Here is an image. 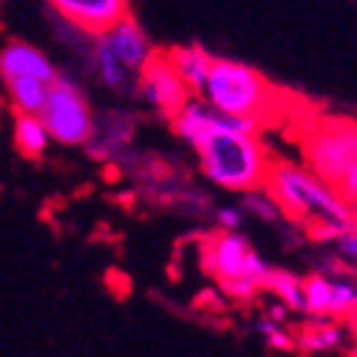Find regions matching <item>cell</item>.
Segmentation results:
<instances>
[{
  "instance_id": "obj_1",
  "label": "cell",
  "mask_w": 357,
  "mask_h": 357,
  "mask_svg": "<svg viewBox=\"0 0 357 357\" xmlns=\"http://www.w3.org/2000/svg\"><path fill=\"white\" fill-rule=\"evenodd\" d=\"M170 122L176 137L196 151L207 182L233 193H247L264 185L273 156L258 137L261 125L255 119L221 114L202 97H190Z\"/></svg>"
},
{
  "instance_id": "obj_2",
  "label": "cell",
  "mask_w": 357,
  "mask_h": 357,
  "mask_svg": "<svg viewBox=\"0 0 357 357\" xmlns=\"http://www.w3.org/2000/svg\"><path fill=\"white\" fill-rule=\"evenodd\" d=\"M261 188L273 196L281 215H287L295 225H303V221H312V218H324L340 227H357L354 204L343 202L306 165H295L287 159H270V167H266Z\"/></svg>"
},
{
  "instance_id": "obj_3",
  "label": "cell",
  "mask_w": 357,
  "mask_h": 357,
  "mask_svg": "<svg viewBox=\"0 0 357 357\" xmlns=\"http://www.w3.org/2000/svg\"><path fill=\"white\" fill-rule=\"evenodd\" d=\"M210 108L230 114V116H247L255 119L261 128L270 125L275 108H278V94L273 82L261 71H255L247 63L230 60V57H213L207 77L199 88V94Z\"/></svg>"
},
{
  "instance_id": "obj_4",
  "label": "cell",
  "mask_w": 357,
  "mask_h": 357,
  "mask_svg": "<svg viewBox=\"0 0 357 357\" xmlns=\"http://www.w3.org/2000/svg\"><path fill=\"white\" fill-rule=\"evenodd\" d=\"M306 167L349 204L357 199V130L346 116L312 119L301 137Z\"/></svg>"
},
{
  "instance_id": "obj_5",
  "label": "cell",
  "mask_w": 357,
  "mask_h": 357,
  "mask_svg": "<svg viewBox=\"0 0 357 357\" xmlns=\"http://www.w3.org/2000/svg\"><path fill=\"white\" fill-rule=\"evenodd\" d=\"M153 52L156 49L142 23L125 15L91 37V71L111 91H125L128 85H137V74L153 57Z\"/></svg>"
},
{
  "instance_id": "obj_6",
  "label": "cell",
  "mask_w": 357,
  "mask_h": 357,
  "mask_svg": "<svg viewBox=\"0 0 357 357\" xmlns=\"http://www.w3.org/2000/svg\"><path fill=\"white\" fill-rule=\"evenodd\" d=\"M37 116L46 125L52 142H60V145H88L97 125L91 102L85 100L79 85L60 74L52 82L49 97L37 111Z\"/></svg>"
},
{
  "instance_id": "obj_7",
  "label": "cell",
  "mask_w": 357,
  "mask_h": 357,
  "mask_svg": "<svg viewBox=\"0 0 357 357\" xmlns=\"http://www.w3.org/2000/svg\"><path fill=\"white\" fill-rule=\"evenodd\" d=\"M137 91L153 111H159L167 119L193 97L190 88L173 71L167 54H159V52H153V57L137 74Z\"/></svg>"
},
{
  "instance_id": "obj_8",
  "label": "cell",
  "mask_w": 357,
  "mask_h": 357,
  "mask_svg": "<svg viewBox=\"0 0 357 357\" xmlns=\"http://www.w3.org/2000/svg\"><path fill=\"white\" fill-rule=\"evenodd\" d=\"M46 6L82 37H94L130 15V0H46Z\"/></svg>"
},
{
  "instance_id": "obj_9",
  "label": "cell",
  "mask_w": 357,
  "mask_h": 357,
  "mask_svg": "<svg viewBox=\"0 0 357 357\" xmlns=\"http://www.w3.org/2000/svg\"><path fill=\"white\" fill-rule=\"evenodd\" d=\"M250 241L238 230H218L202 241V264L204 273L221 287L227 281L244 278V261L250 252Z\"/></svg>"
},
{
  "instance_id": "obj_10",
  "label": "cell",
  "mask_w": 357,
  "mask_h": 357,
  "mask_svg": "<svg viewBox=\"0 0 357 357\" xmlns=\"http://www.w3.org/2000/svg\"><path fill=\"white\" fill-rule=\"evenodd\" d=\"M15 77H40V79H57V66L52 57L37 49L29 40H9L0 46V79H15Z\"/></svg>"
},
{
  "instance_id": "obj_11",
  "label": "cell",
  "mask_w": 357,
  "mask_h": 357,
  "mask_svg": "<svg viewBox=\"0 0 357 357\" xmlns=\"http://www.w3.org/2000/svg\"><path fill=\"white\" fill-rule=\"evenodd\" d=\"M349 332L343 329L340 321H332V318H312L303 329H298L292 335L295 340V349L301 351H335L346 343Z\"/></svg>"
},
{
  "instance_id": "obj_12",
  "label": "cell",
  "mask_w": 357,
  "mask_h": 357,
  "mask_svg": "<svg viewBox=\"0 0 357 357\" xmlns=\"http://www.w3.org/2000/svg\"><path fill=\"white\" fill-rule=\"evenodd\" d=\"M165 54H167L173 71L178 74V79H182L190 88V94L196 97L202 82H204V77H207V68H210L213 54L204 52L202 46H176V49H170Z\"/></svg>"
},
{
  "instance_id": "obj_13",
  "label": "cell",
  "mask_w": 357,
  "mask_h": 357,
  "mask_svg": "<svg viewBox=\"0 0 357 357\" xmlns=\"http://www.w3.org/2000/svg\"><path fill=\"white\" fill-rule=\"evenodd\" d=\"M12 137H15V148L29 156V159H37L49 151L52 145V137L46 125L40 122L37 114H15V125H12Z\"/></svg>"
},
{
  "instance_id": "obj_14",
  "label": "cell",
  "mask_w": 357,
  "mask_h": 357,
  "mask_svg": "<svg viewBox=\"0 0 357 357\" xmlns=\"http://www.w3.org/2000/svg\"><path fill=\"white\" fill-rule=\"evenodd\" d=\"M49 88H52V82L40 79V77L6 79V94H9V102H12L15 114H37L43 108V102H46V97H49Z\"/></svg>"
},
{
  "instance_id": "obj_15",
  "label": "cell",
  "mask_w": 357,
  "mask_h": 357,
  "mask_svg": "<svg viewBox=\"0 0 357 357\" xmlns=\"http://www.w3.org/2000/svg\"><path fill=\"white\" fill-rule=\"evenodd\" d=\"M301 295H303V312L309 318H329V301H332V278L321 270L301 278Z\"/></svg>"
},
{
  "instance_id": "obj_16",
  "label": "cell",
  "mask_w": 357,
  "mask_h": 357,
  "mask_svg": "<svg viewBox=\"0 0 357 357\" xmlns=\"http://www.w3.org/2000/svg\"><path fill=\"white\" fill-rule=\"evenodd\" d=\"M264 289L273 292L289 312H303V295H301V278L289 270H270V275H266L264 281Z\"/></svg>"
},
{
  "instance_id": "obj_17",
  "label": "cell",
  "mask_w": 357,
  "mask_h": 357,
  "mask_svg": "<svg viewBox=\"0 0 357 357\" xmlns=\"http://www.w3.org/2000/svg\"><path fill=\"white\" fill-rule=\"evenodd\" d=\"M241 210L250 213L252 218L264 221V225H275V221H281V210H278V204L273 202V196L266 193L264 188L247 190L244 199H241Z\"/></svg>"
},
{
  "instance_id": "obj_18",
  "label": "cell",
  "mask_w": 357,
  "mask_h": 357,
  "mask_svg": "<svg viewBox=\"0 0 357 357\" xmlns=\"http://www.w3.org/2000/svg\"><path fill=\"white\" fill-rule=\"evenodd\" d=\"M332 247H335V255H340L343 261L354 264V261H357V230L340 233V236L332 241Z\"/></svg>"
},
{
  "instance_id": "obj_19",
  "label": "cell",
  "mask_w": 357,
  "mask_h": 357,
  "mask_svg": "<svg viewBox=\"0 0 357 357\" xmlns=\"http://www.w3.org/2000/svg\"><path fill=\"white\" fill-rule=\"evenodd\" d=\"M215 225H218V230H241L244 210L241 207H218L215 210Z\"/></svg>"
},
{
  "instance_id": "obj_20",
  "label": "cell",
  "mask_w": 357,
  "mask_h": 357,
  "mask_svg": "<svg viewBox=\"0 0 357 357\" xmlns=\"http://www.w3.org/2000/svg\"><path fill=\"white\" fill-rule=\"evenodd\" d=\"M321 273L329 275V278H354V264L343 261L340 255H329V258H324V270Z\"/></svg>"
},
{
  "instance_id": "obj_21",
  "label": "cell",
  "mask_w": 357,
  "mask_h": 357,
  "mask_svg": "<svg viewBox=\"0 0 357 357\" xmlns=\"http://www.w3.org/2000/svg\"><path fill=\"white\" fill-rule=\"evenodd\" d=\"M196 306L199 309H210V312H225V306H227V298L221 295V289H204L199 298H196Z\"/></svg>"
},
{
  "instance_id": "obj_22",
  "label": "cell",
  "mask_w": 357,
  "mask_h": 357,
  "mask_svg": "<svg viewBox=\"0 0 357 357\" xmlns=\"http://www.w3.org/2000/svg\"><path fill=\"white\" fill-rule=\"evenodd\" d=\"M264 340H266V346H273V349H278V351H292V349H295V340H292V335H289L284 326H278L275 332H270Z\"/></svg>"
},
{
  "instance_id": "obj_23",
  "label": "cell",
  "mask_w": 357,
  "mask_h": 357,
  "mask_svg": "<svg viewBox=\"0 0 357 357\" xmlns=\"http://www.w3.org/2000/svg\"><path fill=\"white\" fill-rule=\"evenodd\" d=\"M264 315L266 318H270V321H275V324H287V318H289V309L278 301V303H270V306H266L264 309Z\"/></svg>"
}]
</instances>
